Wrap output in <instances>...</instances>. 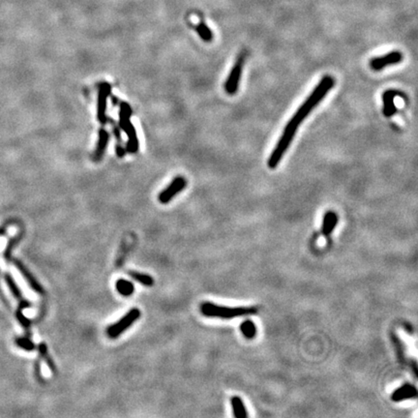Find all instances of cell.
Wrapping results in <instances>:
<instances>
[{
  "label": "cell",
  "instance_id": "obj_9",
  "mask_svg": "<svg viewBox=\"0 0 418 418\" xmlns=\"http://www.w3.org/2000/svg\"><path fill=\"white\" fill-rule=\"evenodd\" d=\"M417 397V389L415 387L406 384L401 387H399L396 389L392 395H391V399L394 402H401L404 400H408V399H413V398Z\"/></svg>",
  "mask_w": 418,
  "mask_h": 418
},
{
  "label": "cell",
  "instance_id": "obj_24",
  "mask_svg": "<svg viewBox=\"0 0 418 418\" xmlns=\"http://www.w3.org/2000/svg\"><path fill=\"white\" fill-rule=\"evenodd\" d=\"M16 317H17L18 321L20 322V324H21L25 329H27V328L30 326V321L23 315L21 309H19V310L16 312Z\"/></svg>",
  "mask_w": 418,
  "mask_h": 418
},
{
  "label": "cell",
  "instance_id": "obj_7",
  "mask_svg": "<svg viewBox=\"0 0 418 418\" xmlns=\"http://www.w3.org/2000/svg\"><path fill=\"white\" fill-rule=\"evenodd\" d=\"M404 56L400 52L394 51V52H388L387 54L382 56H378L376 58H373L370 61V67L374 71H380L385 69L386 67L395 65L401 62L403 60Z\"/></svg>",
  "mask_w": 418,
  "mask_h": 418
},
{
  "label": "cell",
  "instance_id": "obj_21",
  "mask_svg": "<svg viewBox=\"0 0 418 418\" xmlns=\"http://www.w3.org/2000/svg\"><path fill=\"white\" fill-rule=\"evenodd\" d=\"M128 275L131 278H133L136 282L141 283L142 285L147 286V287H151L154 284L153 278L148 274L140 273V272L136 271H129L128 272Z\"/></svg>",
  "mask_w": 418,
  "mask_h": 418
},
{
  "label": "cell",
  "instance_id": "obj_10",
  "mask_svg": "<svg viewBox=\"0 0 418 418\" xmlns=\"http://www.w3.org/2000/svg\"><path fill=\"white\" fill-rule=\"evenodd\" d=\"M401 96L395 90H387L382 94L384 101V115L387 117H391L396 114V106H395V97Z\"/></svg>",
  "mask_w": 418,
  "mask_h": 418
},
{
  "label": "cell",
  "instance_id": "obj_19",
  "mask_svg": "<svg viewBox=\"0 0 418 418\" xmlns=\"http://www.w3.org/2000/svg\"><path fill=\"white\" fill-rule=\"evenodd\" d=\"M195 29L202 41L209 43L213 40V33L208 26L205 24L204 21H199V23L195 26Z\"/></svg>",
  "mask_w": 418,
  "mask_h": 418
},
{
  "label": "cell",
  "instance_id": "obj_22",
  "mask_svg": "<svg viewBox=\"0 0 418 418\" xmlns=\"http://www.w3.org/2000/svg\"><path fill=\"white\" fill-rule=\"evenodd\" d=\"M38 351H39L40 355L42 356L43 359L45 360V362L48 364L49 368L52 370V373H55V372H56V367H55V364H54V362L52 361V357H51L50 354H49L47 345L44 344V343H41L40 345H38Z\"/></svg>",
  "mask_w": 418,
  "mask_h": 418
},
{
  "label": "cell",
  "instance_id": "obj_18",
  "mask_svg": "<svg viewBox=\"0 0 418 418\" xmlns=\"http://www.w3.org/2000/svg\"><path fill=\"white\" fill-rule=\"evenodd\" d=\"M113 124V132L116 138V145H115V151L116 155L119 158L125 156L126 148L123 147V143L121 140V133H120V128L115 124V122Z\"/></svg>",
  "mask_w": 418,
  "mask_h": 418
},
{
  "label": "cell",
  "instance_id": "obj_2",
  "mask_svg": "<svg viewBox=\"0 0 418 418\" xmlns=\"http://www.w3.org/2000/svg\"><path fill=\"white\" fill-rule=\"evenodd\" d=\"M200 313L209 318L231 320L238 317L255 315L258 313V309L256 307H228L204 302L200 305Z\"/></svg>",
  "mask_w": 418,
  "mask_h": 418
},
{
  "label": "cell",
  "instance_id": "obj_14",
  "mask_svg": "<svg viewBox=\"0 0 418 418\" xmlns=\"http://www.w3.org/2000/svg\"><path fill=\"white\" fill-rule=\"evenodd\" d=\"M337 224H338L337 214L333 211H327L324 214L323 227H322V232L324 236H329L333 232Z\"/></svg>",
  "mask_w": 418,
  "mask_h": 418
},
{
  "label": "cell",
  "instance_id": "obj_15",
  "mask_svg": "<svg viewBox=\"0 0 418 418\" xmlns=\"http://www.w3.org/2000/svg\"><path fill=\"white\" fill-rule=\"evenodd\" d=\"M230 405L233 410V415L236 418H246L248 416L247 410L244 406L242 399L238 396H233L230 399Z\"/></svg>",
  "mask_w": 418,
  "mask_h": 418
},
{
  "label": "cell",
  "instance_id": "obj_8",
  "mask_svg": "<svg viewBox=\"0 0 418 418\" xmlns=\"http://www.w3.org/2000/svg\"><path fill=\"white\" fill-rule=\"evenodd\" d=\"M14 263H15V266L19 269V271L21 272V275L24 277L26 282L28 283V285H29V287L31 288L32 290L36 293H41V294L44 293V289H43L41 284L35 279V277L32 275L31 272L26 268V266L19 260H15Z\"/></svg>",
  "mask_w": 418,
  "mask_h": 418
},
{
  "label": "cell",
  "instance_id": "obj_6",
  "mask_svg": "<svg viewBox=\"0 0 418 418\" xmlns=\"http://www.w3.org/2000/svg\"><path fill=\"white\" fill-rule=\"evenodd\" d=\"M112 92V86L108 83H103L99 85L98 91V102H97V118L99 122H107V106L108 98Z\"/></svg>",
  "mask_w": 418,
  "mask_h": 418
},
{
  "label": "cell",
  "instance_id": "obj_4",
  "mask_svg": "<svg viewBox=\"0 0 418 418\" xmlns=\"http://www.w3.org/2000/svg\"><path fill=\"white\" fill-rule=\"evenodd\" d=\"M244 65V56L239 55L236 62L233 65L230 75L225 83V89L227 93L230 95H234L238 89V85L240 82L241 75Z\"/></svg>",
  "mask_w": 418,
  "mask_h": 418
},
{
  "label": "cell",
  "instance_id": "obj_1",
  "mask_svg": "<svg viewBox=\"0 0 418 418\" xmlns=\"http://www.w3.org/2000/svg\"><path fill=\"white\" fill-rule=\"evenodd\" d=\"M334 79L331 76H324L322 81L315 87L312 93L308 96L303 104L298 108L292 119L285 127L282 136H280L276 147L272 151L271 155L267 162L268 167L275 168L280 164L283 156L289 149L293 137L296 135V132L301 122H303L305 118L312 113L314 109L323 101L324 97L334 87Z\"/></svg>",
  "mask_w": 418,
  "mask_h": 418
},
{
  "label": "cell",
  "instance_id": "obj_23",
  "mask_svg": "<svg viewBox=\"0 0 418 418\" xmlns=\"http://www.w3.org/2000/svg\"><path fill=\"white\" fill-rule=\"evenodd\" d=\"M16 344L18 346H20L21 349H23V350H25V351H28V352H32V351H34L35 350V345L33 344V342H31L28 338H18L17 340H16Z\"/></svg>",
  "mask_w": 418,
  "mask_h": 418
},
{
  "label": "cell",
  "instance_id": "obj_3",
  "mask_svg": "<svg viewBox=\"0 0 418 418\" xmlns=\"http://www.w3.org/2000/svg\"><path fill=\"white\" fill-rule=\"evenodd\" d=\"M141 315H142L141 311L137 308L131 309L117 323L112 324L110 327H108L107 334L112 339H115V338L119 337L129 327H131L133 324L136 323V321L140 319Z\"/></svg>",
  "mask_w": 418,
  "mask_h": 418
},
{
  "label": "cell",
  "instance_id": "obj_17",
  "mask_svg": "<svg viewBox=\"0 0 418 418\" xmlns=\"http://www.w3.org/2000/svg\"><path fill=\"white\" fill-rule=\"evenodd\" d=\"M115 288L117 292L123 296H130L135 292L134 284L124 279H119L115 284Z\"/></svg>",
  "mask_w": 418,
  "mask_h": 418
},
{
  "label": "cell",
  "instance_id": "obj_13",
  "mask_svg": "<svg viewBox=\"0 0 418 418\" xmlns=\"http://www.w3.org/2000/svg\"><path fill=\"white\" fill-rule=\"evenodd\" d=\"M5 281H6L7 286L9 287V290H10L12 294L14 295V297L20 301V308H19V309L23 310L24 308L29 307L30 303L22 297V294H21L20 288L18 287V285L16 284L15 280L13 279V277L11 276L10 274H5Z\"/></svg>",
  "mask_w": 418,
  "mask_h": 418
},
{
  "label": "cell",
  "instance_id": "obj_11",
  "mask_svg": "<svg viewBox=\"0 0 418 418\" xmlns=\"http://www.w3.org/2000/svg\"><path fill=\"white\" fill-rule=\"evenodd\" d=\"M109 142H110V135L108 131L104 130V128L100 129L99 134H98V142H97L94 153H93V158L96 162L100 161L104 156V151L109 145Z\"/></svg>",
  "mask_w": 418,
  "mask_h": 418
},
{
  "label": "cell",
  "instance_id": "obj_20",
  "mask_svg": "<svg viewBox=\"0 0 418 418\" xmlns=\"http://www.w3.org/2000/svg\"><path fill=\"white\" fill-rule=\"evenodd\" d=\"M240 331L247 339H254L257 336V326L252 321H245L240 324Z\"/></svg>",
  "mask_w": 418,
  "mask_h": 418
},
{
  "label": "cell",
  "instance_id": "obj_5",
  "mask_svg": "<svg viewBox=\"0 0 418 418\" xmlns=\"http://www.w3.org/2000/svg\"><path fill=\"white\" fill-rule=\"evenodd\" d=\"M186 186H187V180L183 177H177L168 184L167 188L160 193L158 197L159 201L163 204H167L181 191L186 188Z\"/></svg>",
  "mask_w": 418,
  "mask_h": 418
},
{
  "label": "cell",
  "instance_id": "obj_12",
  "mask_svg": "<svg viewBox=\"0 0 418 418\" xmlns=\"http://www.w3.org/2000/svg\"><path fill=\"white\" fill-rule=\"evenodd\" d=\"M125 131L126 135L128 137L127 141V145H126V151H128L129 153H136L138 150V140H137V136H136V131L135 127L133 125L132 121H130L127 125H126L124 130Z\"/></svg>",
  "mask_w": 418,
  "mask_h": 418
},
{
  "label": "cell",
  "instance_id": "obj_16",
  "mask_svg": "<svg viewBox=\"0 0 418 418\" xmlns=\"http://www.w3.org/2000/svg\"><path fill=\"white\" fill-rule=\"evenodd\" d=\"M131 116H132L131 107L125 102H122L120 104V109H119V122H118V126L121 130H124L126 125L131 121Z\"/></svg>",
  "mask_w": 418,
  "mask_h": 418
}]
</instances>
